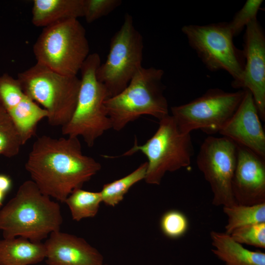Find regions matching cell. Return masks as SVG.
Returning <instances> with one entry per match:
<instances>
[{
    "label": "cell",
    "instance_id": "obj_2",
    "mask_svg": "<svg viewBox=\"0 0 265 265\" xmlns=\"http://www.w3.org/2000/svg\"><path fill=\"white\" fill-rule=\"evenodd\" d=\"M62 222L58 203L42 193L31 180L23 183L0 210V231L4 238L21 237L41 242L60 231Z\"/></svg>",
    "mask_w": 265,
    "mask_h": 265
},
{
    "label": "cell",
    "instance_id": "obj_27",
    "mask_svg": "<svg viewBox=\"0 0 265 265\" xmlns=\"http://www.w3.org/2000/svg\"><path fill=\"white\" fill-rule=\"evenodd\" d=\"M122 3L121 0H84L83 17L91 23L112 12Z\"/></svg>",
    "mask_w": 265,
    "mask_h": 265
},
{
    "label": "cell",
    "instance_id": "obj_24",
    "mask_svg": "<svg viewBox=\"0 0 265 265\" xmlns=\"http://www.w3.org/2000/svg\"><path fill=\"white\" fill-rule=\"evenodd\" d=\"M162 233L167 238L177 239L185 235L188 229L189 222L182 212L171 210L164 212L159 222Z\"/></svg>",
    "mask_w": 265,
    "mask_h": 265
},
{
    "label": "cell",
    "instance_id": "obj_14",
    "mask_svg": "<svg viewBox=\"0 0 265 265\" xmlns=\"http://www.w3.org/2000/svg\"><path fill=\"white\" fill-rule=\"evenodd\" d=\"M265 159L237 145V160L232 189L236 204L265 203Z\"/></svg>",
    "mask_w": 265,
    "mask_h": 265
},
{
    "label": "cell",
    "instance_id": "obj_18",
    "mask_svg": "<svg viewBox=\"0 0 265 265\" xmlns=\"http://www.w3.org/2000/svg\"><path fill=\"white\" fill-rule=\"evenodd\" d=\"M84 0H34L32 24L46 27L63 21L83 17Z\"/></svg>",
    "mask_w": 265,
    "mask_h": 265
},
{
    "label": "cell",
    "instance_id": "obj_1",
    "mask_svg": "<svg viewBox=\"0 0 265 265\" xmlns=\"http://www.w3.org/2000/svg\"><path fill=\"white\" fill-rule=\"evenodd\" d=\"M25 169L40 191L64 203L75 189L81 188L101 169L84 155L78 137H39L34 142Z\"/></svg>",
    "mask_w": 265,
    "mask_h": 265
},
{
    "label": "cell",
    "instance_id": "obj_29",
    "mask_svg": "<svg viewBox=\"0 0 265 265\" xmlns=\"http://www.w3.org/2000/svg\"><path fill=\"white\" fill-rule=\"evenodd\" d=\"M5 193L0 190V207L2 206Z\"/></svg>",
    "mask_w": 265,
    "mask_h": 265
},
{
    "label": "cell",
    "instance_id": "obj_23",
    "mask_svg": "<svg viewBox=\"0 0 265 265\" xmlns=\"http://www.w3.org/2000/svg\"><path fill=\"white\" fill-rule=\"evenodd\" d=\"M23 145L16 127L0 105V155L8 158L16 156Z\"/></svg>",
    "mask_w": 265,
    "mask_h": 265
},
{
    "label": "cell",
    "instance_id": "obj_7",
    "mask_svg": "<svg viewBox=\"0 0 265 265\" xmlns=\"http://www.w3.org/2000/svg\"><path fill=\"white\" fill-rule=\"evenodd\" d=\"M159 121L158 129L145 143L139 145L135 140L133 146L122 155L143 153L148 160L144 180L155 185L160 184L166 172L188 166L194 154L190 134L181 133L171 115Z\"/></svg>",
    "mask_w": 265,
    "mask_h": 265
},
{
    "label": "cell",
    "instance_id": "obj_20",
    "mask_svg": "<svg viewBox=\"0 0 265 265\" xmlns=\"http://www.w3.org/2000/svg\"><path fill=\"white\" fill-rule=\"evenodd\" d=\"M223 212L227 217L224 233L229 235L240 227L265 223V203L251 206L235 204L223 207Z\"/></svg>",
    "mask_w": 265,
    "mask_h": 265
},
{
    "label": "cell",
    "instance_id": "obj_3",
    "mask_svg": "<svg viewBox=\"0 0 265 265\" xmlns=\"http://www.w3.org/2000/svg\"><path fill=\"white\" fill-rule=\"evenodd\" d=\"M162 70L141 67L126 87L104 102L112 129L119 131L143 115L159 120L169 115L167 101L163 94Z\"/></svg>",
    "mask_w": 265,
    "mask_h": 265
},
{
    "label": "cell",
    "instance_id": "obj_21",
    "mask_svg": "<svg viewBox=\"0 0 265 265\" xmlns=\"http://www.w3.org/2000/svg\"><path fill=\"white\" fill-rule=\"evenodd\" d=\"M147 167L146 161L127 176L105 184L100 191L102 202L111 207L118 205L123 200L125 195L132 186L145 179Z\"/></svg>",
    "mask_w": 265,
    "mask_h": 265
},
{
    "label": "cell",
    "instance_id": "obj_19",
    "mask_svg": "<svg viewBox=\"0 0 265 265\" xmlns=\"http://www.w3.org/2000/svg\"><path fill=\"white\" fill-rule=\"evenodd\" d=\"M44 243L19 237L0 240V265H30L46 258Z\"/></svg>",
    "mask_w": 265,
    "mask_h": 265
},
{
    "label": "cell",
    "instance_id": "obj_4",
    "mask_svg": "<svg viewBox=\"0 0 265 265\" xmlns=\"http://www.w3.org/2000/svg\"><path fill=\"white\" fill-rule=\"evenodd\" d=\"M100 64V56L96 53L89 54L83 63L75 110L70 120L61 127L62 134L81 136L89 147H92L105 132L112 129L104 105L109 96L104 84L96 78Z\"/></svg>",
    "mask_w": 265,
    "mask_h": 265
},
{
    "label": "cell",
    "instance_id": "obj_10",
    "mask_svg": "<svg viewBox=\"0 0 265 265\" xmlns=\"http://www.w3.org/2000/svg\"><path fill=\"white\" fill-rule=\"evenodd\" d=\"M244 93L243 89L231 92L210 89L188 103L171 107V115L183 134L195 130L209 134L219 133L237 110Z\"/></svg>",
    "mask_w": 265,
    "mask_h": 265
},
{
    "label": "cell",
    "instance_id": "obj_22",
    "mask_svg": "<svg viewBox=\"0 0 265 265\" xmlns=\"http://www.w3.org/2000/svg\"><path fill=\"white\" fill-rule=\"evenodd\" d=\"M101 202L100 192L89 191L79 188L71 193L64 203L70 210L72 219L79 221L96 216Z\"/></svg>",
    "mask_w": 265,
    "mask_h": 265
},
{
    "label": "cell",
    "instance_id": "obj_5",
    "mask_svg": "<svg viewBox=\"0 0 265 265\" xmlns=\"http://www.w3.org/2000/svg\"><path fill=\"white\" fill-rule=\"evenodd\" d=\"M24 92L48 113L49 125L62 127L75 110L80 80L60 74L36 63L18 74Z\"/></svg>",
    "mask_w": 265,
    "mask_h": 265
},
{
    "label": "cell",
    "instance_id": "obj_26",
    "mask_svg": "<svg viewBox=\"0 0 265 265\" xmlns=\"http://www.w3.org/2000/svg\"><path fill=\"white\" fill-rule=\"evenodd\" d=\"M262 0H247L242 7L235 15L229 25L234 36L238 35L254 19L260 9Z\"/></svg>",
    "mask_w": 265,
    "mask_h": 265
},
{
    "label": "cell",
    "instance_id": "obj_25",
    "mask_svg": "<svg viewBox=\"0 0 265 265\" xmlns=\"http://www.w3.org/2000/svg\"><path fill=\"white\" fill-rule=\"evenodd\" d=\"M231 237L241 244L265 248V223L246 225L234 231Z\"/></svg>",
    "mask_w": 265,
    "mask_h": 265
},
{
    "label": "cell",
    "instance_id": "obj_16",
    "mask_svg": "<svg viewBox=\"0 0 265 265\" xmlns=\"http://www.w3.org/2000/svg\"><path fill=\"white\" fill-rule=\"evenodd\" d=\"M48 265H104L99 251L84 239L60 231L44 243Z\"/></svg>",
    "mask_w": 265,
    "mask_h": 265
},
{
    "label": "cell",
    "instance_id": "obj_13",
    "mask_svg": "<svg viewBox=\"0 0 265 265\" xmlns=\"http://www.w3.org/2000/svg\"><path fill=\"white\" fill-rule=\"evenodd\" d=\"M0 105L16 127L23 145L34 135L39 123L48 116L46 110L24 92L19 80L6 73L0 76Z\"/></svg>",
    "mask_w": 265,
    "mask_h": 265
},
{
    "label": "cell",
    "instance_id": "obj_15",
    "mask_svg": "<svg viewBox=\"0 0 265 265\" xmlns=\"http://www.w3.org/2000/svg\"><path fill=\"white\" fill-rule=\"evenodd\" d=\"M243 90L239 106L219 133L265 159V131L252 94Z\"/></svg>",
    "mask_w": 265,
    "mask_h": 265
},
{
    "label": "cell",
    "instance_id": "obj_30",
    "mask_svg": "<svg viewBox=\"0 0 265 265\" xmlns=\"http://www.w3.org/2000/svg\"></svg>",
    "mask_w": 265,
    "mask_h": 265
},
{
    "label": "cell",
    "instance_id": "obj_6",
    "mask_svg": "<svg viewBox=\"0 0 265 265\" xmlns=\"http://www.w3.org/2000/svg\"><path fill=\"white\" fill-rule=\"evenodd\" d=\"M33 51L36 63L63 75L77 76L90 48L85 28L73 19L44 27Z\"/></svg>",
    "mask_w": 265,
    "mask_h": 265
},
{
    "label": "cell",
    "instance_id": "obj_9",
    "mask_svg": "<svg viewBox=\"0 0 265 265\" xmlns=\"http://www.w3.org/2000/svg\"><path fill=\"white\" fill-rule=\"evenodd\" d=\"M143 37L135 28L132 17L126 14L119 29L112 37L106 61L96 71L97 80L109 98L121 92L142 66Z\"/></svg>",
    "mask_w": 265,
    "mask_h": 265
},
{
    "label": "cell",
    "instance_id": "obj_12",
    "mask_svg": "<svg viewBox=\"0 0 265 265\" xmlns=\"http://www.w3.org/2000/svg\"><path fill=\"white\" fill-rule=\"evenodd\" d=\"M244 36L245 65L238 88L252 95L260 119L265 120V34L257 18L245 27Z\"/></svg>",
    "mask_w": 265,
    "mask_h": 265
},
{
    "label": "cell",
    "instance_id": "obj_11",
    "mask_svg": "<svg viewBox=\"0 0 265 265\" xmlns=\"http://www.w3.org/2000/svg\"><path fill=\"white\" fill-rule=\"evenodd\" d=\"M237 160V145L226 137L208 136L200 146L197 165L210 186L215 206L236 204L232 183Z\"/></svg>",
    "mask_w": 265,
    "mask_h": 265
},
{
    "label": "cell",
    "instance_id": "obj_17",
    "mask_svg": "<svg viewBox=\"0 0 265 265\" xmlns=\"http://www.w3.org/2000/svg\"><path fill=\"white\" fill-rule=\"evenodd\" d=\"M212 252L225 265H265V253L247 249L225 233H210Z\"/></svg>",
    "mask_w": 265,
    "mask_h": 265
},
{
    "label": "cell",
    "instance_id": "obj_28",
    "mask_svg": "<svg viewBox=\"0 0 265 265\" xmlns=\"http://www.w3.org/2000/svg\"><path fill=\"white\" fill-rule=\"evenodd\" d=\"M11 184V180L8 176L0 174V191L5 194L10 189Z\"/></svg>",
    "mask_w": 265,
    "mask_h": 265
},
{
    "label": "cell",
    "instance_id": "obj_8",
    "mask_svg": "<svg viewBox=\"0 0 265 265\" xmlns=\"http://www.w3.org/2000/svg\"><path fill=\"white\" fill-rule=\"evenodd\" d=\"M182 31L206 67L211 71L227 72L233 79L232 86L238 88L242 77L245 58L243 51L234 44V36L229 23L186 25Z\"/></svg>",
    "mask_w": 265,
    "mask_h": 265
}]
</instances>
